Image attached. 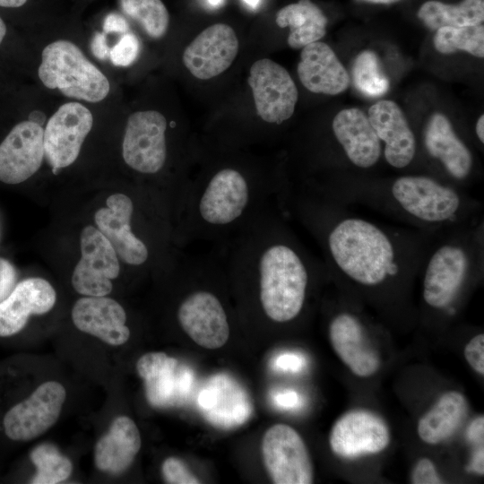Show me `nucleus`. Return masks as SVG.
I'll return each instance as SVG.
<instances>
[{
    "instance_id": "obj_2",
    "label": "nucleus",
    "mask_w": 484,
    "mask_h": 484,
    "mask_svg": "<svg viewBox=\"0 0 484 484\" xmlns=\"http://www.w3.org/2000/svg\"><path fill=\"white\" fill-rule=\"evenodd\" d=\"M290 181L257 169L220 165L187 180L176 213L181 246L220 244L272 207L284 210Z\"/></svg>"
},
{
    "instance_id": "obj_33",
    "label": "nucleus",
    "mask_w": 484,
    "mask_h": 484,
    "mask_svg": "<svg viewBox=\"0 0 484 484\" xmlns=\"http://www.w3.org/2000/svg\"><path fill=\"white\" fill-rule=\"evenodd\" d=\"M140 53V42L137 37L125 32L110 51V58L114 65L127 66L131 65Z\"/></svg>"
},
{
    "instance_id": "obj_40",
    "label": "nucleus",
    "mask_w": 484,
    "mask_h": 484,
    "mask_svg": "<svg viewBox=\"0 0 484 484\" xmlns=\"http://www.w3.org/2000/svg\"><path fill=\"white\" fill-rule=\"evenodd\" d=\"M274 402L277 405L283 408H294L298 404V396L294 392L286 391L284 393H278L274 396Z\"/></svg>"
},
{
    "instance_id": "obj_32",
    "label": "nucleus",
    "mask_w": 484,
    "mask_h": 484,
    "mask_svg": "<svg viewBox=\"0 0 484 484\" xmlns=\"http://www.w3.org/2000/svg\"><path fill=\"white\" fill-rule=\"evenodd\" d=\"M356 88L368 97H379L389 89V81L381 68L376 54L370 50L359 53L352 65Z\"/></svg>"
},
{
    "instance_id": "obj_37",
    "label": "nucleus",
    "mask_w": 484,
    "mask_h": 484,
    "mask_svg": "<svg viewBox=\"0 0 484 484\" xmlns=\"http://www.w3.org/2000/svg\"><path fill=\"white\" fill-rule=\"evenodd\" d=\"M17 272L13 265L6 259L0 257V302L14 289Z\"/></svg>"
},
{
    "instance_id": "obj_6",
    "label": "nucleus",
    "mask_w": 484,
    "mask_h": 484,
    "mask_svg": "<svg viewBox=\"0 0 484 484\" xmlns=\"http://www.w3.org/2000/svg\"><path fill=\"white\" fill-rule=\"evenodd\" d=\"M168 121L158 110H139L126 119L122 158L133 171L143 176L161 173L169 160Z\"/></svg>"
},
{
    "instance_id": "obj_12",
    "label": "nucleus",
    "mask_w": 484,
    "mask_h": 484,
    "mask_svg": "<svg viewBox=\"0 0 484 484\" xmlns=\"http://www.w3.org/2000/svg\"><path fill=\"white\" fill-rule=\"evenodd\" d=\"M106 204L107 207L100 208L94 215L97 229L124 264L134 267L147 264L151 258V249L133 230L136 212L134 198L116 193L108 197Z\"/></svg>"
},
{
    "instance_id": "obj_15",
    "label": "nucleus",
    "mask_w": 484,
    "mask_h": 484,
    "mask_svg": "<svg viewBox=\"0 0 484 484\" xmlns=\"http://www.w3.org/2000/svg\"><path fill=\"white\" fill-rule=\"evenodd\" d=\"M198 407L212 426L229 429L244 424L251 416L253 403L247 391L229 374L207 379L198 394Z\"/></svg>"
},
{
    "instance_id": "obj_43",
    "label": "nucleus",
    "mask_w": 484,
    "mask_h": 484,
    "mask_svg": "<svg viewBox=\"0 0 484 484\" xmlns=\"http://www.w3.org/2000/svg\"><path fill=\"white\" fill-rule=\"evenodd\" d=\"M28 0H0V6L4 8H19L26 4Z\"/></svg>"
},
{
    "instance_id": "obj_39",
    "label": "nucleus",
    "mask_w": 484,
    "mask_h": 484,
    "mask_svg": "<svg viewBox=\"0 0 484 484\" xmlns=\"http://www.w3.org/2000/svg\"><path fill=\"white\" fill-rule=\"evenodd\" d=\"M483 427L484 418L483 416H479L470 425L467 432V437L472 442L483 443Z\"/></svg>"
},
{
    "instance_id": "obj_46",
    "label": "nucleus",
    "mask_w": 484,
    "mask_h": 484,
    "mask_svg": "<svg viewBox=\"0 0 484 484\" xmlns=\"http://www.w3.org/2000/svg\"><path fill=\"white\" fill-rule=\"evenodd\" d=\"M356 1L372 3V4H392V3L398 2L400 0H356Z\"/></svg>"
},
{
    "instance_id": "obj_48",
    "label": "nucleus",
    "mask_w": 484,
    "mask_h": 484,
    "mask_svg": "<svg viewBox=\"0 0 484 484\" xmlns=\"http://www.w3.org/2000/svg\"><path fill=\"white\" fill-rule=\"evenodd\" d=\"M222 0H208V2L212 4V5H218L221 3Z\"/></svg>"
},
{
    "instance_id": "obj_17",
    "label": "nucleus",
    "mask_w": 484,
    "mask_h": 484,
    "mask_svg": "<svg viewBox=\"0 0 484 484\" xmlns=\"http://www.w3.org/2000/svg\"><path fill=\"white\" fill-rule=\"evenodd\" d=\"M136 369L144 380L147 398L154 406L177 405L192 391V370L163 352L143 355Z\"/></svg>"
},
{
    "instance_id": "obj_9",
    "label": "nucleus",
    "mask_w": 484,
    "mask_h": 484,
    "mask_svg": "<svg viewBox=\"0 0 484 484\" xmlns=\"http://www.w3.org/2000/svg\"><path fill=\"white\" fill-rule=\"evenodd\" d=\"M263 462L272 483L310 484L314 469L301 436L290 426L275 424L262 440Z\"/></svg>"
},
{
    "instance_id": "obj_31",
    "label": "nucleus",
    "mask_w": 484,
    "mask_h": 484,
    "mask_svg": "<svg viewBox=\"0 0 484 484\" xmlns=\"http://www.w3.org/2000/svg\"><path fill=\"white\" fill-rule=\"evenodd\" d=\"M30 460L37 468L33 484H56L67 480L73 471L72 462L51 444H42L30 452Z\"/></svg>"
},
{
    "instance_id": "obj_45",
    "label": "nucleus",
    "mask_w": 484,
    "mask_h": 484,
    "mask_svg": "<svg viewBox=\"0 0 484 484\" xmlns=\"http://www.w3.org/2000/svg\"><path fill=\"white\" fill-rule=\"evenodd\" d=\"M7 33V26L0 16V48L4 44Z\"/></svg>"
},
{
    "instance_id": "obj_47",
    "label": "nucleus",
    "mask_w": 484,
    "mask_h": 484,
    "mask_svg": "<svg viewBox=\"0 0 484 484\" xmlns=\"http://www.w3.org/2000/svg\"><path fill=\"white\" fill-rule=\"evenodd\" d=\"M260 0H244V2L252 8H256Z\"/></svg>"
},
{
    "instance_id": "obj_41",
    "label": "nucleus",
    "mask_w": 484,
    "mask_h": 484,
    "mask_svg": "<svg viewBox=\"0 0 484 484\" xmlns=\"http://www.w3.org/2000/svg\"><path fill=\"white\" fill-rule=\"evenodd\" d=\"M105 27L107 29H113L114 30L120 32H126L128 30V24L126 21L117 14H111L106 19Z\"/></svg>"
},
{
    "instance_id": "obj_35",
    "label": "nucleus",
    "mask_w": 484,
    "mask_h": 484,
    "mask_svg": "<svg viewBox=\"0 0 484 484\" xmlns=\"http://www.w3.org/2000/svg\"><path fill=\"white\" fill-rule=\"evenodd\" d=\"M464 357L469 365L479 374L484 375V334L472 337L464 348Z\"/></svg>"
},
{
    "instance_id": "obj_18",
    "label": "nucleus",
    "mask_w": 484,
    "mask_h": 484,
    "mask_svg": "<svg viewBox=\"0 0 484 484\" xmlns=\"http://www.w3.org/2000/svg\"><path fill=\"white\" fill-rule=\"evenodd\" d=\"M423 144L428 154L439 161L450 183L463 188L473 174V155L454 131L450 120L442 113H434L428 118L422 133Z\"/></svg>"
},
{
    "instance_id": "obj_25",
    "label": "nucleus",
    "mask_w": 484,
    "mask_h": 484,
    "mask_svg": "<svg viewBox=\"0 0 484 484\" xmlns=\"http://www.w3.org/2000/svg\"><path fill=\"white\" fill-rule=\"evenodd\" d=\"M141 445L140 431L134 421L127 416H119L96 443L95 465L102 471L122 473L133 463Z\"/></svg>"
},
{
    "instance_id": "obj_22",
    "label": "nucleus",
    "mask_w": 484,
    "mask_h": 484,
    "mask_svg": "<svg viewBox=\"0 0 484 484\" xmlns=\"http://www.w3.org/2000/svg\"><path fill=\"white\" fill-rule=\"evenodd\" d=\"M72 320L80 331L108 345L119 346L130 338L125 310L106 296L79 298L73 307Z\"/></svg>"
},
{
    "instance_id": "obj_8",
    "label": "nucleus",
    "mask_w": 484,
    "mask_h": 484,
    "mask_svg": "<svg viewBox=\"0 0 484 484\" xmlns=\"http://www.w3.org/2000/svg\"><path fill=\"white\" fill-rule=\"evenodd\" d=\"M93 121L89 107L75 100L63 103L49 117L44 127V151L53 172L77 160Z\"/></svg>"
},
{
    "instance_id": "obj_42",
    "label": "nucleus",
    "mask_w": 484,
    "mask_h": 484,
    "mask_svg": "<svg viewBox=\"0 0 484 484\" xmlns=\"http://www.w3.org/2000/svg\"><path fill=\"white\" fill-rule=\"evenodd\" d=\"M470 469L473 472L483 475L484 473V451L483 445L474 453L470 463Z\"/></svg>"
},
{
    "instance_id": "obj_44",
    "label": "nucleus",
    "mask_w": 484,
    "mask_h": 484,
    "mask_svg": "<svg viewBox=\"0 0 484 484\" xmlns=\"http://www.w3.org/2000/svg\"><path fill=\"white\" fill-rule=\"evenodd\" d=\"M476 134L478 136V139L480 141L481 143H484V116L481 115L476 124Z\"/></svg>"
},
{
    "instance_id": "obj_24",
    "label": "nucleus",
    "mask_w": 484,
    "mask_h": 484,
    "mask_svg": "<svg viewBox=\"0 0 484 484\" xmlns=\"http://www.w3.org/2000/svg\"><path fill=\"white\" fill-rule=\"evenodd\" d=\"M298 74L303 86L314 93L337 95L347 90L350 82L333 50L321 41L302 48Z\"/></svg>"
},
{
    "instance_id": "obj_26",
    "label": "nucleus",
    "mask_w": 484,
    "mask_h": 484,
    "mask_svg": "<svg viewBox=\"0 0 484 484\" xmlns=\"http://www.w3.org/2000/svg\"><path fill=\"white\" fill-rule=\"evenodd\" d=\"M468 414V402L458 391L443 393L432 408L419 420V438L429 445H437L454 434Z\"/></svg>"
},
{
    "instance_id": "obj_30",
    "label": "nucleus",
    "mask_w": 484,
    "mask_h": 484,
    "mask_svg": "<svg viewBox=\"0 0 484 484\" xmlns=\"http://www.w3.org/2000/svg\"><path fill=\"white\" fill-rule=\"evenodd\" d=\"M434 46L442 54L464 50L471 55L484 56V26L482 23L463 27H441L434 36Z\"/></svg>"
},
{
    "instance_id": "obj_5",
    "label": "nucleus",
    "mask_w": 484,
    "mask_h": 484,
    "mask_svg": "<svg viewBox=\"0 0 484 484\" xmlns=\"http://www.w3.org/2000/svg\"><path fill=\"white\" fill-rule=\"evenodd\" d=\"M40 83L69 100L97 104L111 91L106 73L96 65L79 45L67 39L46 44L37 69Z\"/></svg>"
},
{
    "instance_id": "obj_4",
    "label": "nucleus",
    "mask_w": 484,
    "mask_h": 484,
    "mask_svg": "<svg viewBox=\"0 0 484 484\" xmlns=\"http://www.w3.org/2000/svg\"><path fill=\"white\" fill-rule=\"evenodd\" d=\"M483 220L435 236L422 262V299L430 308L454 313V304L484 265Z\"/></svg>"
},
{
    "instance_id": "obj_1",
    "label": "nucleus",
    "mask_w": 484,
    "mask_h": 484,
    "mask_svg": "<svg viewBox=\"0 0 484 484\" xmlns=\"http://www.w3.org/2000/svg\"><path fill=\"white\" fill-rule=\"evenodd\" d=\"M287 217L281 207H272L220 244L228 279L252 287L263 315L278 324L301 315L312 282L327 273Z\"/></svg>"
},
{
    "instance_id": "obj_7",
    "label": "nucleus",
    "mask_w": 484,
    "mask_h": 484,
    "mask_svg": "<svg viewBox=\"0 0 484 484\" xmlns=\"http://www.w3.org/2000/svg\"><path fill=\"white\" fill-rule=\"evenodd\" d=\"M66 391L56 381L39 385L28 397L12 404L1 419L5 437L13 442H28L47 432L59 419Z\"/></svg>"
},
{
    "instance_id": "obj_16",
    "label": "nucleus",
    "mask_w": 484,
    "mask_h": 484,
    "mask_svg": "<svg viewBox=\"0 0 484 484\" xmlns=\"http://www.w3.org/2000/svg\"><path fill=\"white\" fill-rule=\"evenodd\" d=\"M238 49L235 30L228 24L215 23L203 30L186 48L182 62L195 78L209 80L232 65Z\"/></svg>"
},
{
    "instance_id": "obj_36",
    "label": "nucleus",
    "mask_w": 484,
    "mask_h": 484,
    "mask_svg": "<svg viewBox=\"0 0 484 484\" xmlns=\"http://www.w3.org/2000/svg\"><path fill=\"white\" fill-rule=\"evenodd\" d=\"M411 483L414 484H439L444 481L438 475L433 462L428 458H421L414 466L411 476Z\"/></svg>"
},
{
    "instance_id": "obj_19",
    "label": "nucleus",
    "mask_w": 484,
    "mask_h": 484,
    "mask_svg": "<svg viewBox=\"0 0 484 484\" xmlns=\"http://www.w3.org/2000/svg\"><path fill=\"white\" fill-rule=\"evenodd\" d=\"M328 333L335 353L354 375L368 377L379 369V354L367 343L365 327L355 314H335L330 320Z\"/></svg>"
},
{
    "instance_id": "obj_13",
    "label": "nucleus",
    "mask_w": 484,
    "mask_h": 484,
    "mask_svg": "<svg viewBox=\"0 0 484 484\" xmlns=\"http://www.w3.org/2000/svg\"><path fill=\"white\" fill-rule=\"evenodd\" d=\"M390 443V431L377 414L353 410L341 415L333 424L329 445L333 453L344 459H355L384 451Z\"/></svg>"
},
{
    "instance_id": "obj_27",
    "label": "nucleus",
    "mask_w": 484,
    "mask_h": 484,
    "mask_svg": "<svg viewBox=\"0 0 484 484\" xmlns=\"http://www.w3.org/2000/svg\"><path fill=\"white\" fill-rule=\"evenodd\" d=\"M275 22L281 28H290L287 42L297 49L319 41L326 33L328 19L311 0H299L280 9Z\"/></svg>"
},
{
    "instance_id": "obj_10",
    "label": "nucleus",
    "mask_w": 484,
    "mask_h": 484,
    "mask_svg": "<svg viewBox=\"0 0 484 484\" xmlns=\"http://www.w3.org/2000/svg\"><path fill=\"white\" fill-rule=\"evenodd\" d=\"M247 81L256 114L263 121L279 125L292 117L298 92L282 65L268 58L259 59L251 65Z\"/></svg>"
},
{
    "instance_id": "obj_14",
    "label": "nucleus",
    "mask_w": 484,
    "mask_h": 484,
    "mask_svg": "<svg viewBox=\"0 0 484 484\" xmlns=\"http://www.w3.org/2000/svg\"><path fill=\"white\" fill-rule=\"evenodd\" d=\"M44 159V127L32 119L19 121L0 143V181L24 182L39 169Z\"/></svg>"
},
{
    "instance_id": "obj_28",
    "label": "nucleus",
    "mask_w": 484,
    "mask_h": 484,
    "mask_svg": "<svg viewBox=\"0 0 484 484\" xmlns=\"http://www.w3.org/2000/svg\"><path fill=\"white\" fill-rule=\"evenodd\" d=\"M418 18L430 30L441 27H463L482 23L484 0H462L457 4L427 1L419 7Z\"/></svg>"
},
{
    "instance_id": "obj_21",
    "label": "nucleus",
    "mask_w": 484,
    "mask_h": 484,
    "mask_svg": "<svg viewBox=\"0 0 484 484\" xmlns=\"http://www.w3.org/2000/svg\"><path fill=\"white\" fill-rule=\"evenodd\" d=\"M332 130L349 162L359 169L374 168L382 155V145L368 117L357 108L341 110Z\"/></svg>"
},
{
    "instance_id": "obj_29",
    "label": "nucleus",
    "mask_w": 484,
    "mask_h": 484,
    "mask_svg": "<svg viewBox=\"0 0 484 484\" xmlns=\"http://www.w3.org/2000/svg\"><path fill=\"white\" fill-rule=\"evenodd\" d=\"M119 6L149 38L160 39L166 35L169 13L161 0H119Z\"/></svg>"
},
{
    "instance_id": "obj_23",
    "label": "nucleus",
    "mask_w": 484,
    "mask_h": 484,
    "mask_svg": "<svg viewBox=\"0 0 484 484\" xmlns=\"http://www.w3.org/2000/svg\"><path fill=\"white\" fill-rule=\"evenodd\" d=\"M56 299L52 285L42 278H29L15 285L0 302V337L19 333L32 315L50 311Z\"/></svg>"
},
{
    "instance_id": "obj_38",
    "label": "nucleus",
    "mask_w": 484,
    "mask_h": 484,
    "mask_svg": "<svg viewBox=\"0 0 484 484\" xmlns=\"http://www.w3.org/2000/svg\"><path fill=\"white\" fill-rule=\"evenodd\" d=\"M304 360L293 353H285L277 358L275 366L284 371L297 372L303 367Z\"/></svg>"
},
{
    "instance_id": "obj_20",
    "label": "nucleus",
    "mask_w": 484,
    "mask_h": 484,
    "mask_svg": "<svg viewBox=\"0 0 484 484\" xmlns=\"http://www.w3.org/2000/svg\"><path fill=\"white\" fill-rule=\"evenodd\" d=\"M367 117L385 143L383 155L386 163L396 169L409 167L415 159L417 143L400 107L392 100H380L369 108Z\"/></svg>"
},
{
    "instance_id": "obj_3",
    "label": "nucleus",
    "mask_w": 484,
    "mask_h": 484,
    "mask_svg": "<svg viewBox=\"0 0 484 484\" xmlns=\"http://www.w3.org/2000/svg\"><path fill=\"white\" fill-rule=\"evenodd\" d=\"M304 182L342 203L375 211L428 233L482 220L480 200L468 190L430 175L408 174L383 180L334 176Z\"/></svg>"
},
{
    "instance_id": "obj_34",
    "label": "nucleus",
    "mask_w": 484,
    "mask_h": 484,
    "mask_svg": "<svg viewBox=\"0 0 484 484\" xmlns=\"http://www.w3.org/2000/svg\"><path fill=\"white\" fill-rule=\"evenodd\" d=\"M162 476L170 484H198L201 483L188 469L186 464L177 457L167 458L161 466Z\"/></svg>"
},
{
    "instance_id": "obj_11",
    "label": "nucleus",
    "mask_w": 484,
    "mask_h": 484,
    "mask_svg": "<svg viewBox=\"0 0 484 484\" xmlns=\"http://www.w3.org/2000/svg\"><path fill=\"white\" fill-rule=\"evenodd\" d=\"M80 246L82 255L72 275L73 288L83 296H107L112 291V280L120 273L115 249L93 226L82 230Z\"/></svg>"
}]
</instances>
